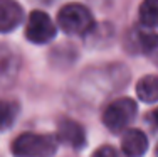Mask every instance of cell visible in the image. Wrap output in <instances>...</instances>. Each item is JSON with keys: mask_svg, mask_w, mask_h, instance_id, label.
Instances as JSON below:
<instances>
[{"mask_svg": "<svg viewBox=\"0 0 158 157\" xmlns=\"http://www.w3.org/2000/svg\"><path fill=\"white\" fill-rule=\"evenodd\" d=\"M140 20L145 27H158V0H146L141 3Z\"/></svg>", "mask_w": 158, "mask_h": 157, "instance_id": "cell-10", "label": "cell"}, {"mask_svg": "<svg viewBox=\"0 0 158 157\" xmlns=\"http://www.w3.org/2000/svg\"><path fill=\"white\" fill-rule=\"evenodd\" d=\"M24 20V10L17 2L0 0V32H10Z\"/></svg>", "mask_w": 158, "mask_h": 157, "instance_id": "cell-7", "label": "cell"}, {"mask_svg": "<svg viewBox=\"0 0 158 157\" xmlns=\"http://www.w3.org/2000/svg\"><path fill=\"white\" fill-rule=\"evenodd\" d=\"M20 69V58L9 46L0 44V88H7L15 81Z\"/></svg>", "mask_w": 158, "mask_h": 157, "instance_id": "cell-5", "label": "cell"}, {"mask_svg": "<svg viewBox=\"0 0 158 157\" xmlns=\"http://www.w3.org/2000/svg\"><path fill=\"white\" fill-rule=\"evenodd\" d=\"M56 139L71 145L74 149H81L86 144V132L82 129V125H79L77 122L64 118L57 125V135H56Z\"/></svg>", "mask_w": 158, "mask_h": 157, "instance_id": "cell-6", "label": "cell"}, {"mask_svg": "<svg viewBox=\"0 0 158 157\" xmlns=\"http://www.w3.org/2000/svg\"><path fill=\"white\" fill-rule=\"evenodd\" d=\"M136 117V103L131 98H118L104 108L103 122L111 132L125 130Z\"/></svg>", "mask_w": 158, "mask_h": 157, "instance_id": "cell-3", "label": "cell"}, {"mask_svg": "<svg viewBox=\"0 0 158 157\" xmlns=\"http://www.w3.org/2000/svg\"><path fill=\"white\" fill-rule=\"evenodd\" d=\"M152 118H153V122H155V125L158 127V108H155V110H153V113H152Z\"/></svg>", "mask_w": 158, "mask_h": 157, "instance_id": "cell-13", "label": "cell"}, {"mask_svg": "<svg viewBox=\"0 0 158 157\" xmlns=\"http://www.w3.org/2000/svg\"><path fill=\"white\" fill-rule=\"evenodd\" d=\"M136 93L141 102L155 103L158 100V76H155V74L143 76L136 85Z\"/></svg>", "mask_w": 158, "mask_h": 157, "instance_id": "cell-9", "label": "cell"}, {"mask_svg": "<svg viewBox=\"0 0 158 157\" xmlns=\"http://www.w3.org/2000/svg\"><path fill=\"white\" fill-rule=\"evenodd\" d=\"M57 150V139L49 133H20L12 142V152L17 157H52Z\"/></svg>", "mask_w": 158, "mask_h": 157, "instance_id": "cell-1", "label": "cell"}, {"mask_svg": "<svg viewBox=\"0 0 158 157\" xmlns=\"http://www.w3.org/2000/svg\"><path fill=\"white\" fill-rule=\"evenodd\" d=\"M19 113V105L12 100H0V130L9 129Z\"/></svg>", "mask_w": 158, "mask_h": 157, "instance_id": "cell-11", "label": "cell"}, {"mask_svg": "<svg viewBox=\"0 0 158 157\" xmlns=\"http://www.w3.org/2000/svg\"><path fill=\"white\" fill-rule=\"evenodd\" d=\"M121 149L128 157H141L148 149V139L138 129H130L121 137Z\"/></svg>", "mask_w": 158, "mask_h": 157, "instance_id": "cell-8", "label": "cell"}, {"mask_svg": "<svg viewBox=\"0 0 158 157\" xmlns=\"http://www.w3.org/2000/svg\"><path fill=\"white\" fill-rule=\"evenodd\" d=\"M155 157H158V144H156V149H155Z\"/></svg>", "mask_w": 158, "mask_h": 157, "instance_id": "cell-14", "label": "cell"}, {"mask_svg": "<svg viewBox=\"0 0 158 157\" xmlns=\"http://www.w3.org/2000/svg\"><path fill=\"white\" fill-rule=\"evenodd\" d=\"M91 157H119V155H118V152H116L113 147H110V145H104V147L98 149V150Z\"/></svg>", "mask_w": 158, "mask_h": 157, "instance_id": "cell-12", "label": "cell"}, {"mask_svg": "<svg viewBox=\"0 0 158 157\" xmlns=\"http://www.w3.org/2000/svg\"><path fill=\"white\" fill-rule=\"evenodd\" d=\"M57 22L64 32L74 36L86 34L94 25V19L89 9L81 3H67L66 7H62L57 14Z\"/></svg>", "mask_w": 158, "mask_h": 157, "instance_id": "cell-2", "label": "cell"}, {"mask_svg": "<svg viewBox=\"0 0 158 157\" xmlns=\"http://www.w3.org/2000/svg\"><path fill=\"white\" fill-rule=\"evenodd\" d=\"M56 36V25L51 17L42 10H34L27 19L25 37L34 44H46Z\"/></svg>", "mask_w": 158, "mask_h": 157, "instance_id": "cell-4", "label": "cell"}]
</instances>
